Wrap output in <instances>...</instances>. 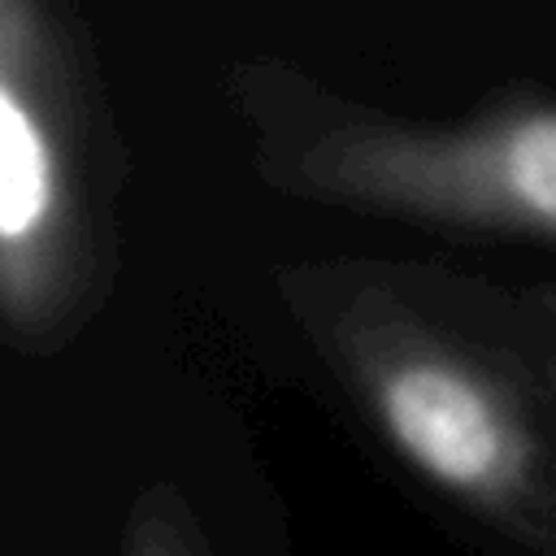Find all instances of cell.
I'll use <instances>...</instances> for the list:
<instances>
[{
	"label": "cell",
	"instance_id": "6da1fadb",
	"mask_svg": "<svg viewBox=\"0 0 556 556\" xmlns=\"http://www.w3.org/2000/svg\"><path fill=\"white\" fill-rule=\"evenodd\" d=\"M308 326L413 473L556 556V434L521 369L382 282L317 300Z\"/></svg>",
	"mask_w": 556,
	"mask_h": 556
},
{
	"label": "cell",
	"instance_id": "3957f363",
	"mask_svg": "<svg viewBox=\"0 0 556 556\" xmlns=\"http://www.w3.org/2000/svg\"><path fill=\"white\" fill-rule=\"evenodd\" d=\"M48 35L35 0H0V304L26 348L65 326L83 282V200Z\"/></svg>",
	"mask_w": 556,
	"mask_h": 556
},
{
	"label": "cell",
	"instance_id": "277c9868",
	"mask_svg": "<svg viewBox=\"0 0 556 556\" xmlns=\"http://www.w3.org/2000/svg\"><path fill=\"white\" fill-rule=\"evenodd\" d=\"M122 556H208V543L178 495L152 491L135 504L126 521Z\"/></svg>",
	"mask_w": 556,
	"mask_h": 556
},
{
	"label": "cell",
	"instance_id": "7a4b0ae2",
	"mask_svg": "<svg viewBox=\"0 0 556 556\" xmlns=\"http://www.w3.org/2000/svg\"><path fill=\"white\" fill-rule=\"evenodd\" d=\"M295 195L556 243V104L513 100L465 122H400L326 100L274 139Z\"/></svg>",
	"mask_w": 556,
	"mask_h": 556
},
{
	"label": "cell",
	"instance_id": "5b68a950",
	"mask_svg": "<svg viewBox=\"0 0 556 556\" xmlns=\"http://www.w3.org/2000/svg\"><path fill=\"white\" fill-rule=\"evenodd\" d=\"M543 378H547V395H552V404H556V348L547 352V365H543Z\"/></svg>",
	"mask_w": 556,
	"mask_h": 556
}]
</instances>
